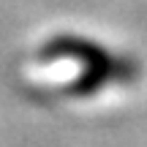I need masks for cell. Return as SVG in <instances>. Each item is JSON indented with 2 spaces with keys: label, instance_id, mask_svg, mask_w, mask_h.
Segmentation results:
<instances>
[{
  "label": "cell",
  "instance_id": "1",
  "mask_svg": "<svg viewBox=\"0 0 147 147\" xmlns=\"http://www.w3.org/2000/svg\"><path fill=\"white\" fill-rule=\"evenodd\" d=\"M41 57L44 60L68 57L84 65L82 76L65 90L71 95H93L95 90H101L109 82H131L136 76V65L131 60L115 57L95 41H87V38H79V36H55L41 49Z\"/></svg>",
  "mask_w": 147,
  "mask_h": 147
}]
</instances>
